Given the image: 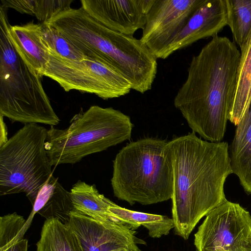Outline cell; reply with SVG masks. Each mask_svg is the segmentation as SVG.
Listing matches in <instances>:
<instances>
[{
  "label": "cell",
  "instance_id": "cell-1",
  "mask_svg": "<svg viewBox=\"0 0 251 251\" xmlns=\"http://www.w3.org/2000/svg\"><path fill=\"white\" fill-rule=\"evenodd\" d=\"M173 175L175 233L187 240L199 221L227 200L224 185L233 173L227 142H211L191 132L168 142Z\"/></svg>",
  "mask_w": 251,
  "mask_h": 251
},
{
  "label": "cell",
  "instance_id": "cell-2",
  "mask_svg": "<svg viewBox=\"0 0 251 251\" xmlns=\"http://www.w3.org/2000/svg\"><path fill=\"white\" fill-rule=\"evenodd\" d=\"M240 51L226 37L216 36L194 55L174 100L193 132L222 142L236 90Z\"/></svg>",
  "mask_w": 251,
  "mask_h": 251
},
{
  "label": "cell",
  "instance_id": "cell-3",
  "mask_svg": "<svg viewBox=\"0 0 251 251\" xmlns=\"http://www.w3.org/2000/svg\"><path fill=\"white\" fill-rule=\"evenodd\" d=\"M86 57L105 61L141 94L150 90L157 71V58L141 40L111 30L81 7L61 11L46 22Z\"/></svg>",
  "mask_w": 251,
  "mask_h": 251
},
{
  "label": "cell",
  "instance_id": "cell-4",
  "mask_svg": "<svg viewBox=\"0 0 251 251\" xmlns=\"http://www.w3.org/2000/svg\"><path fill=\"white\" fill-rule=\"evenodd\" d=\"M168 141L146 137L126 144L113 161L114 196L130 205H150L171 199L173 175Z\"/></svg>",
  "mask_w": 251,
  "mask_h": 251
},
{
  "label": "cell",
  "instance_id": "cell-5",
  "mask_svg": "<svg viewBox=\"0 0 251 251\" xmlns=\"http://www.w3.org/2000/svg\"><path fill=\"white\" fill-rule=\"evenodd\" d=\"M62 129L48 130L45 148L52 166L74 164L84 157L129 140L133 125L130 117L112 107L90 106Z\"/></svg>",
  "mask_w": 251,
  "mask_h": 251
},
{
  "label": "cell",
  "instance_id": "cell-6",
  "mask_svg": "<svg viewBox=\"0 0 251 251\" xmlns=\"http://www.w3.org/2000/svg\"><path fill=\"white\" fill-rule=\"evenodd\" d=\"M5 12L0 14V115L13 123L57 126L54 112L41 82V76L22 59L8 34Z\"/></svg>",
  "mask_w": 251,
  "mask_h": 251
},
{
  "label": "cell",
  "instance_id": "cell-7",
  "mask_svg": "<svg viewBox=\"0 0 251 251\" xmlns=\"http://www.w3.org/2000/svg\"><path fill=\"white\" fill-rule=\"evenodd\" d=\"M48 130L27 124L0 147V195L25 193L32 206L52 175L45 148Z\"/></svg>",
  "mask_w": 251,
  "mask_h": 251
},
{
  "label": "cell",
  "instance_id": "cell-8",
  "mask_svg": "<svg viewBox=\"0 0 251 251\" xmlns=\"http://www.w3.org/2000/svg\"><path fill=\"white\" fill-rule=\"evenodd\" d=\"M48 51L49 59L42 75L55 81L66 92L75 90L108 100L125 96L131 90L129 81L105 61L88 57L70 60Z\"/></svg>",
  "mask_w": 251,
  "mask_h": 251
},
{
  "label": "cell",
  "instance_id": "cell-9",
  "mask_svg": "<svg viewBox=\"0 0 251 251\" xmlns=\"http://www.w3.org/2000/svg\"><path fill=\"white\" fill-rule=\"evenodd\" d=\"M197 251H251V216L226 200L211 210L195 234Z\"/></svg>",
  "mask_w": 251,
  "mask_h": 251
},
{
  "label": "cell",
  "instance_id": "cell-10",
  "mask_svg": "<svg viewBox=\"0 0 251 251\" xmlns=\"http://www.w3.org/2000/svg\"><path fill=\"white\" fill-rule=\"evenodd\" d=\"M204 0H154L146 16L141 40L158 59Z\"/></svg>",
  "mask_w": 251,
  "mask_h": 251
},
{
  "label": "cell",
  "instance_id": "cell-11",
  "mask_svg": "<svg viewBox=\"0 0 251 251\" xmlns=\"http://www.w3.org/2000/svg\"><path fill=\"white\" fill-rule=\"evenodd\" d=\"M77 235L84 251H109L126 247L141 251L138 244L146 243L136 236L131 226L112 222H99L74 210L67 224Z\"/></svg>",
  "mask_w": 251,
  "mask_h": 251
},
{
  "label": "cell",
  "instance_id": "cell-12",
  "mask_svg": "<svg viewBox=\"0 0 251 251\" xmlns=\"http://www.w3.org/2000/svg\"><path fill=\"white\" fill-rule=\"evenodd\" d=\"M154 0H81V7L93 19L119 33L133 36L146 24Z\"/></svg>",
  "mask_w": 251,
  "mask_h": 251
},
{
  "label": "cell",
  "instance_id": "cell-13",
  "mask_svg": "<svg viewBox=\"0 0 251 251\" xmlns=\"http://www.w3.org/2000/svg\"><path fill=\"white\" fill-rule=\"evenodd\" d=\"M226 0H204L166 49L162 59L202 39L217 36L227 25Z\"/></svg>",
  "mask_w": 251,
  "mask_h": 251
},
{
  "label": "cell",
  "instance_id": "cell-14",
  "mask_svg": "<svg viewBox=\"0 0 251 251\" xmlns=\"http://www.w3.org/2000/svg\"><path fill=\"white\" fill-rule=\"evenodd\" d=\"M74 210L70 192L66 190L52 175L39 192L32 210L23 228L25 233L31 225L36 213L46 219L57 218L67 225Z\"/></svg>",
  "mask_w": 251,
  "mask_h": 251
},
{
  "label": "cell",
  "instance_id": "cell-15",
  "mask_svg": "<svg viewBox=\"0 0 251 251\" xmlns=\"http://www.w3.org/2000/svg\"><path fill=\"white\" fill-rule=\"evenodd\" d=\"M10 40L22 59L42 76L49 59L47 48L41 36V24L30 22L25 25H10Z\"/></svg>",
  "mask_w": 251,
  "mask_h": 251
},
{
  "label": "cell",
  "instance_id": "cell-16",
  "mask_svg": "<svg viewBox=\"0 0 251 251\" xmlns=\"http://www.w3.org/2000/svg\"><path fill=\"white\" fill-rule=\"evenodd\" d=\"M229 154L233 173L246 193L251 195V103L236 126Z\"/></svg>",
  "mask_w": 251,
  "mask_h": 251
},
{
  "label": "cell",
  "instance_id": "cell-17",
  "mask_svg": "<svg viewBox=\"0 0 251 251\" xmlns=\"http://www.w3.org/2000/svg\"><path fill=\"white\" fill-rule=\"evenodd\" d=\"M75 211L99 222H112L124 223L117 219L109 210L114 203L100 194L95 184L89 185L78 180L70 191Z\"/></svg>",
  "mask_w": 251,
  "mask_h": 251
},
{
  "label": "cell",
  "instance_id": "cell-18",
  "mask_svg": "<svg viewBox=\"0 0 251 251\" xmlns=\"http://www.w3.org/2000/svg\"><path fill=\"white\" fill-rule=\"evenodd\" d=\"M237 84L228 120L237 126L251 103V32L240 47Z\"/></svg>",
  "mask_w": 251,
  "mask_h": 251
},
{
  "label": "cell",
  "instance_id": "cell-19",
  "mask_svg": "<svg viewBox=\"0 0 251 251\" xmlns=\"http://www.w3.org/2000/svg\"><path fill=\"white\" fill-rule=\"evenodd\" d=\"M36 251H84L77 235L57 218L46 219Z\"/></svg>",
  "mask_w": 251,
  "mask_h": 251
},
{
  "label": "cell",
  "instance_id": "cell-20",
  "mask_svg": "<svg viewBox=\"0 0 251 251\" xmlns=\"http://www.w3.org/2000/svg\"><path fill=\"white\" fill-rule=\"evenodd\" d=\"M110 213L118 220L132 226L135 229L142 226L152 238H160L169 234L174 228L173 219L168 216L129 210L114 202L109 207Z\"/></svg>",
  "mask_w": 251,
  "mask_h": 251
},
{
  "label": "cell",
  "instance_id": "cell-21",
  "mask_svg": "<svg viewBox=\"0 0 251 251\" xmlns=\"http://www.w3.org/2000/svg\"><path fill=\"white\" fill-rule=\"evenodd\" d=\"M73 0H0L6 8H13L20 13L35 16L46 23L61 11L71 8Z\"/></svg>",
  "mask_w": 251,
  "mask_h": 251
},
{
  "label": "cell",
  "instance_id": "cell-22",
  "mask_svg": "<svg viewBox=\"0 0 251 251\" xmlns=\"http://www.w3.org/2000/svg\"><path fill=\"white\" fill-rule=\"evenodd\" d=\"M227 25L230 28L233 42L240 48L251 32V0H226Z\"/></svg>",
  "mask_w": 251,
  "mask_h": 251
},
{
  "label": "cell",
  "instance_id": "cell-23",
  "mask_svg": "<svg viewBox=\"0 0 251 251\" xmlns=\"http://www.w3.org/2000/svg\"><path fill=\"white\" fill-rule=\"evenodd\" d=\"M41 36L48 50L61 57L74 60L86 57L60 31L47 23L41 24Z\"/></svg>",
  "mask_w": 251,
  "mask_h": 251
},
{
  "label": "cell",
  "instance_id": "cell-24",
  "mask_svg": "<svg viewBox=\"0 0 251 251\" xmlns=\"http://www.w3.org/2000/svg\"><path fill=\"white\" fill-rule=\"evenodd\" d=\"M28 240L19 237L0 242V251H28Z\"/></svg>",
  "mask_w": 251,
  "mask_h": 251
},
{
  "label": "cell",
  "instance_id": "cell-25",
  "mask_svg": "<svg viewBox=\"0 0 251 251\" xmlns=\"http://www.w3.org/2000/svg\"><path fill=\"white\" fill-rule=\"evenodd\" d=\"M0 147L3 145L7 141V130L6 126L3 120V117L0 115Z\"/></svg>",
  "mask_w": 251,
  "mask_h": 251
},
{
  "label": "cell",
  "instance_id": "cell-26",
  "mask_svg": "<svg viewBox=\"0 0 251 251\" xmlns=\"http://www.w3.org/2000/svg\"><path fill=\"white\" fill-rule=\"evenodd\" d=\"M109 251H130L129 249L126 247H118L113 249Z\"/></svg>",
  "mask_w": 251,
  "mask_h": 251
}]
</instances>
